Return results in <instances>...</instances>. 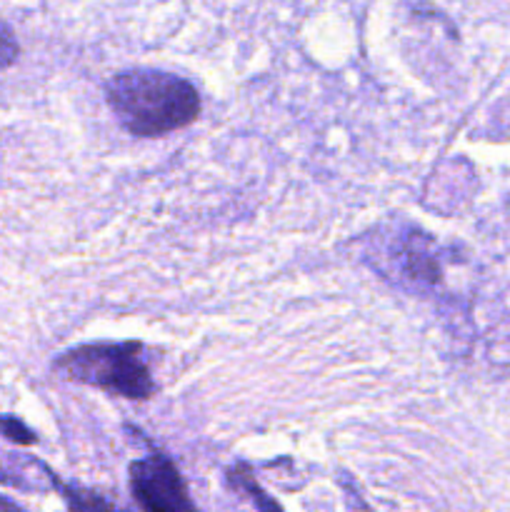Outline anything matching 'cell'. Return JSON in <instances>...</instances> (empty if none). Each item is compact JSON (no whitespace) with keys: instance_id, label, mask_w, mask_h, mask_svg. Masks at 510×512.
Masks as SVG:
<instances>
[{"instance_id":"3","label":"cell","mask_w":510,"mask_h":512,"mask_svg":"<svg viewBox=\"0 0 510 512\" xmlns=\"http://www.w3.org/2000/svg\"><path fill=\"white\" fill-rule=\"evenodd\" d=\"M130 490L143 510L175 512L195 508L175 465L160 453L130 465Z\"/></svg>"},{"instance_id":"2","label":"cell","mask_w":510,"mask_h":512,"mask_svg":"<svg viewBox=\"0 0 510 512\" xmlns=\"http://www.w3.org/2000/svg\"><path fill=\"white\" fill-rule=\"evenodd\" d=\"M53 368L65 380L108 390L128 400H148L155 393L148 358L140 343L78 345L65 350Z\"/></svg>"},{"instance_id":"4","label":"cell","mask_w":510,"mask_h":512,"mask_svg":"<svg viewBox=\"0 0 510 512\" xmlns=\"http://www.w3.org/2000/svg\"><path fill=\"white\" fill-rule=\"evenodd\" d=\"M18 55H20V45L18 40H15L13 30H10L5 23H0V70L10 68V65L18 60Z\"/></svg>"},{"instance_id":"1","label":"cell","mask_w":510,"mask_h":512,"mask_svg":"<svg viewBox=\"0 0 510 512\" xmlns=\"http://www.w3.org/2000/svg\"><path fill=\"white\" fill-rule=\"evenodd\" d=\"M105 103L135 138H160L188 128L200 115L190 80L165 70H125L105 83Z\"/></svg>"},{"instance_id":"5","label":"cell","mask_w":510,"mask_h":512,"mask_svg":"<svg viewBox=\"0 0 510 512\" xmlns=\"http://www.w3.org/2000/svg\"><path fill=\"white\" fill-rule=\"evenodd\" d=\"M0 435H5V438L13 440V443H18V445H33L35 443V435L15 418H0Z\"/></svg>"}]
</instances>
